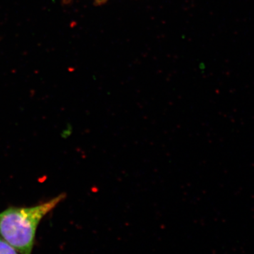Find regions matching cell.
I'll return each instance as SVG.
<instances>
[{"label":"cell","mask_w":254,"mask_h":254,"mask_svg":"<svg viewBox=\"0 0 254 254\" xmlns=\"http://www.w3.org/2000/svg\"><path fill=\"white\" fill-rule=\"evenodd\" d=\"M17 251L0 237V254H18Z\"/></svg>","instance_id":"2"},{"label":"cell","mask_w":254,"mask_h":254,"mask_svg":"<svg viewBox=\"0 0 254 254\" xmlns=\"http://www.w3.org/2000/svg\"><path fill=\"white\" fill-rule=\"evenodd\" d=\"M64 198L53 199L27 208L10 207L0 213V237L20 254H32L40 222Z\"/></svg>","instance_id":"1"},{"label":"cell","mask_w":254,"mask_h":254,"mask_svg":"<svg viewBox=\"0 0 254 254\" xmlns=\"http://www.w3.org/2000/svg\"><path fill=\"white\" fill-rule=\"evenodd\" d=\"M98 1H105V0H98Z\"/></svg>","instance_id":"3"}]
</instances>
